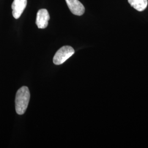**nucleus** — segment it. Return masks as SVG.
I'll use <instances>...</instances> for the list:
<instances>
[{
	"label": "nucleus",
	"instance_id": "f03ea898",
	"mask_svg": "<svg viewBox=\"0 0 148 148\" xmlns=\"http://www.w3.org/2000/svg\"><path fill=\"white\" fill-rule=\"evenodd\" d=\"M74 53L75 51L72 47L69 46H63L56 53L53 58V63L56 65L62 64L71 57Z\"/></svg>",
	"mask_w": 148,
	"mask_h": 148
},
{
	"label": "nucleus",
	"instance_id": "f257e3e1",
	"mask_svg": "<svg viewBox=\"0 0 148 148\" xmlns=\"http://www.w3.org/2000/svg\"><path fill=\"white\" fill-rule=\"evenodd\" d=\"M30 97L29 90L26 86H23L18 90L15 100L16 110L18 114L23 115L25 112L30 101Z\"/></svg>",
	"mask_w": 148,
	"mask_h": 148
},
{
	"label": "nucleus",
	"instance_id": "20e7f679",
	"mask_svg": "<svg viewBox=\"0 0 148 148\" xmlns=\"http://www.w3.org/2000/svg\"><path fill=\"white\" fill-rule=\"evenodd\" d=\"M69 10L73 14L76 16H81L85 13V8L84 5L79 0H65Z\"/></svg>",
	"mask_w": 148,
	"mask_h": 148
},
{
	"label": "nucleus",
	"instance_id": "423d86ee",
	"mask_svg": "<svg viewBox=\"0 0 148 148\" xmlns=\"http://www.w3.org/2000/svg\"><path fill=\"white\" fill-rule=\"evenodd\" d=\"M130 5L139 12L144 11L148 6V0H128Z\"/></svg>",
	"mask_w": 148,
	"mask_h": 148
},
{
	"label": "nucleus",
	"instance_id": "39448f33",
	"mask_svg": "<svg viewBox=\"0 0 148 148\" xmlns=\"http://www.w3.org/2000/svg\"><path fill=\"white\" fill-rule=\"evenodd\" d=\"M27 5V0H14L12 5V14L15 19L21 16Z\"/></svg>",
	"mask_w": 148,
	"mask_h": 148
},
{
	"label": "nucleus",
	"instance_id": "7ed1b4c3",
	"mask_svg": "<svg viewBox=\"0 0 148 148\" xmlns=\"http://www.w3.org/2000/svg\"><path fill=\"white\" fill-rule=\"evenodd\" d=\"M50 19L49 14L47 10L41 9L37 12L36 24L39 29L47 27Z\"/></svg>",
	"mask_w": 148,
	"mask_h": 148
}]
</instances>
